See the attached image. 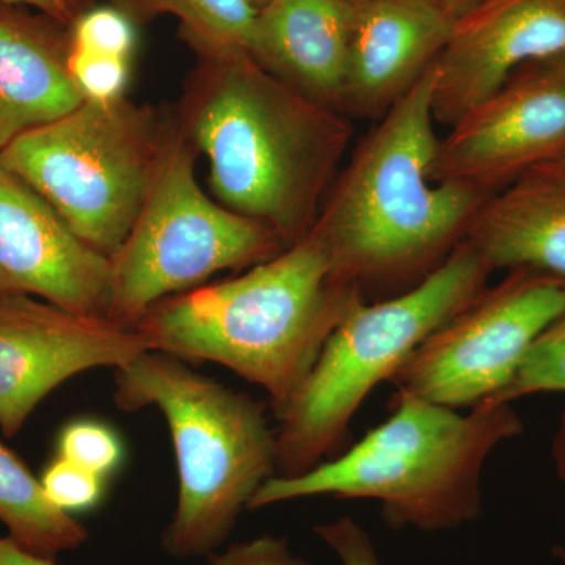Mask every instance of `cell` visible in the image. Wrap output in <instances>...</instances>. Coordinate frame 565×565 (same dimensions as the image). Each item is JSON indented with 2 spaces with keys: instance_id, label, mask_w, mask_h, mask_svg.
<instances>
[{
  "instance_id": "obj_30",
  "label": "cell",
  "mask_w": 565,
  "mask_h": 565,
  "mask_svg": "<svg viewBox=\"0 0 565 565\" xmlns=\"http://www.w3.org/2000/svg\"><path fill=\"white\" fill-rule=\"evenodd\" d=\"M434 2L438 3L441 9L448 11V13L452 14L455 20H457V18L462 17L463 13H467L471 7L476 6L479 0H434Z\"/></svg>"
},
{
  "instance_id": "obj_21",
  "label": "cell",
  "mask_w": 565,
  "mask_h": 565,
  "mask_svg": "<svg viewBox=\"0 0 565 565\" xmlns=\"http://www.w3.org/2000/svg\"><path fill=\"white\" fill-rule=\"evenodd\" d=\"M136 41V22L114 6L85 10L71 24V50L131 58Z\"/></svg>"
},
{
  "instance_id": "obj_4",
  "label": "cell",
  "mask_w": 565,
  "mask_h": 565,
  "mask_svg": "<svg viewBox=\"0 0 565 565\" xmlns=\"http://www.w3.org/2000/svg\"><path fill=\"white\" fill-rule=\"evenodd\" d=\"M392 415L343 456L292 478L273 476L248 509L302 498H364L392 527L451 531L481 514V476L493 449L522 434L511 404L455 408L394 392Z\"/></svg>"
},
{
  "instance_id": "obj_10",
  "label": "cell",
  "mask_w": 565,
  "mask_h": 565,
  "mask_svg": "<svg viewBox=\"0 0 565 565\" xmlns=\"http://www.w3.org/2000/svg\"><path fill=\"white\" fill-rule=\"evenodd\" d=\"M565 150V57L527 63L438 141L433 180L492 196Z\"/></svg>"
},
{
  "instance_id": "obj_9",
  "label": "cell",
  "mask_w": 565,
  "mask_h": 565,
  "mask_svg": "<svg viewBox=\"0 0 565 565\" xmlns=\"http://www.w3.org/2000/svg\"><path fill=\"white\" fill-rule=\"evenodd\" d=\"M565 313V281L509 270L435 330L393 375L397 393L475 408L511 384L539 337Z\"/></svg>"
},
{
  "instance_id": "obj_6",
  "label": "cell",
  "mask_w": 565,
  "mask_h": 565,
  "mask_svg": "<svg viewBox=\"0 0 565 565\" xmlns=\"http://www.w3.org/2000/svg\"><path fill=\"white\" fill-rule=\"evenodd\" d=\"M492 273L463 239L407 291L355 305L277 415L275 476L302 475L338 449L367 394L392 381L416 348L487 288Z\"/></svg>"
},
{
  "instance_id": "obj_20",
  "label": "cell",
  "mask_w": 565,
  "mask_h": 565,
  "mask_svg": "<svg viewBox=\"0 0 565 565\" xmlns=\"http://www.w3.org/2000/svg\"><path fill=\"white\" fill-rule=\"evenodd\" d=\"M535 393H565V313L535 340L511 384L489 403L512 404Z\"/></svg>"
},
{
  "instance_id": "obj_15",
  "label": "cell",
  "mask_w": 565,
  "mask_h": 565,
  "mask_svg": "<svg viewBox=\"0 0 565 565\" xmlns=\"http://www.w3.org/2000/svg\"><path fill=\"white\" fill-rule=\"evenodd\" d=\"M352 18L345 0H269L248 52L294 90L343 114Z\"/></svg>"
},
{
  "instance_id": "obj_27",
  "label": "cell",
  "mask_w": 565,
  "mask_h": 565,
  "mask_svg": "<svg viewBox=\"0 0 565 565\" xmlns=\"http://www.w3.org/2000/svg\"><path fill=\"white\" fill-rule=\"evenodd\" d=\"M92 0H0V6L31 7L58 24H73L74 20L90 9Z\"/></svg>"
},
{
  "instance_id": "obj_12",
  "label": "cell",
  "mask_w": 565,
  "mask_h": 565,
  "mask_svg": "<svg viewBox=\"0 0 565 565\" xmlns=\"http://www.w3.org/2000/svg\"><path fill=\"white\" fill-rule=\"evenodd\" d=\"M565 57V0H479L434 62V115L451 128L527 63Z\"/></svg>"
},
{
  "instance_id": "obj_18",
  "label": "cell",
  "mask_w": 565,
  "mask_h": 565,
  "mask_svg": "<svg viewBox=\"0 0 565 565\" xmlns=\"http://www.w3.org/2000/svg\"><path fill=\"white\" fill-rule=\"evenodd\" d=\"M0 522L9 537L31 555L54 559L79 548L87 530L47 500L40 479L20 457L0 445Z\"/></svg>"
},
{
  "instance_id": "obj_8",
  "label": "cell",
  "mask_w": 565,
  "mask_h": 565,
  "mask_svg": "<svg viewBox=\"0 0 565 565\" xmlns=\"http://www.w3.org/2000/svg\"><path fill=\"white\" fill-rule=\"evenodd\" d=\"M195 148L170 122L154 181L111 263L110 321L136 329L161 300L223 270L250 269L285 250L273 230L212 200L195 174Z\"/></svg>"
},
{
  "instance_id": "obj_2",
  "label": "cell",
  "mask_w": 565,
  "mask_h": 565,
  "mask_svg": "<svg viewBox=\"0 0 565 565\" xmlns=\"http://www.w3.org/2000/svg\"><path fill=\"white\" fill-rule=\"evenodd\" d=\"M434 70L379 118L327 193L311 234L334 273L363 285L423 280L462 243L490 196L434 181Z\"/></svg>"
},
{
  "instance_id": "obj_34",
  "label": "cell",
  "mask_w": 565,
  "mask_h": 565,
  "mask_svg": "<svg viewBox=\"0 0 565 565\" xmlns=\"http://www.w3.org/2000/svg\"><path fill=\"white\" fill-rule=\"evenodd\" d=\"M345 2L352 3V6H356V3L363 2V0H345Z\"/></svg>"
},
{
  "instance_id": "obj_32",
  "label": "cell",
  "mask_w": 565,
  "mask_h": 565,
  "mask_svg": "<svg viewBox=\"0 0 565 565\" xmlns=\"http://www.w3.org/2000/svg\"><path fill=\"white\" fill-rule=\"evenodd\" d=\"M555 557L561 564L565 565V546H556Z\"/></svg>"
},
{
  "instance_id": "obj_16",
  "label": "cell",
  "mask_w": 565,
  "mask_h": 565,
  "mask_svg": "<svg viewBox=\"0 0 565 565\" xmlns=\"http://www.w3.org/2000/svg\"><path fill=\"white\" fill-rule=\"evenodd\" d=\"M497 269H527L565 281V173L544 163L494 193L463 237Z\"/></svg>"
},
{
  "instance_id": "obj_3",
  "label": "cell",
  "mask_w": 565,
  "mask_h": 565,
  "mask_svg": "<svg viewBox=\"0 0 565 565\" xmlns=\"http://www.w3.org/2000/svg\"><path fill=\"white\" fill-rule=\"evenodd\" d=\"M362 300V288L334 273L326 248L308 233L239 277L161 300L136 329L151 351L218 363L263 386L277 416Z\"/></svg>"
},
{
  "instance_id": "obj_25",
  "label": "cell",
  "mask_w": 565,
  "mask_h": 565,
  "mask_svg": "<svg viewBox=\"0 0 565 565\" xmlns=\"http://www.w3.org/2000/svg\"><path fill=\"white\" fill-rule=\"evenodd\" d=\"M343 565H382L370 535L351 516L315 527Z\"/></svg>"
},
{
  "instance_id": "obj_28",
  "label": "cell",
  "mask_w": 565,
  "mask_h": 565,
  "mask_svg": "<svg viewBox=\"0 0 565 565\" xmlns=\"http://www.w3.org/2000/svg\"><path fill=\"white\" fill-rule=\"evenodd\" d=\"M0 565H55V561L31 555L14 544L9 535H0Z\"/></svg>"
},
{
  "instance_id": "obj_31",
  "label": "cell",
  "mask_w": 565,
  "mask_h": 565,
  "mask_svg": "<svg viewBox=\"0 0 565 565\" xmlns=\"http://www.w3.org/2000/svg\"><path fill=\"white\" fill-rule=\"evenodd\" d=\"M550 163H552L553 167H556L557 170H561V172L565 173V150L563 151V154L556 159V161Z\"/></svg>"
},
{
  "instance_id": "obj_1",
  "label": "cell",
  "mask_w": 565,
  "mask_h": 565,
  "mask_svg": "<svg viewBox=\"0 0 565 565\" xmlns=\"http://www.w3.org/2000/svg\"><path fill=\"white\" fill-rule=\"evenodd\" d=\"M177 121L210 167L215 200L273 230L285 247L313 230L352 126L244 50L202 51Z\"/></svg>"
},
{
  "instance_id": "obj_11",
  "label": "cell",
  "mask_w": 565,
  "mask_h": 565,
  "mask_svg": "<svg viewBox=\"0 0 565 565\" xmlns=\"http://www.w3.org/2000/svg\"><path fill=\"white\" fill-rule=\"evenodd\" d=\"M132 327L28 296L0 297V430L20 433L47 394L74 375L150 352Z\"/></svg>"
},
{
  "instance_id": "obj_24",
  "label": "cell",
  "mask_w": 565,
  "mask_h": 565,
  "mask_svg": "<svg viewBox=\"0 0 565 565\" xmlns=\"http://www.w3.org/2000/svg\"><path fill=\"white\" fill-rule=\"evenodd\" d=\"M43 492L55 508L73 512L90 511L104 494V478L57 457L40 479Z\"/></svg>"
},
{
  "instance_id": "obj_7",
  "label": "cell",
  "mask_w": 565,
  "mask_h": 565,
  "mask_svg": "<svg viewBox=\"0 0 565 565\" xmlns=\"http://www.w3.org/2000/svg\"><path fill=\"white\" fill-rule=\"evenodd\" d=\"M170 122L126 98L84 102L0 151L71 232L114 258L154 181Z\"/></svg>"
},
{
  "instance_id": "obj_22",
  "label": "cell",
  "mask_w": 565,
  "mask_h": 565,
  "mask_svg": "<svg viewBox=\"0 0 565 565\" xmlns=\"http://www.w3.org/2000/svg\"><path fill=\"white\" fill-rule=\"evenodd\" d=\"M58 457L106 478L120 467L122 446L118 435L106 424L79 419L62 430Z\"/></svg>"
},
{
  "instance_id": "obj_5",
  "label": "cell",
  "mask_w": 565,
  "mask_h": 565,
  "mask_svg": "<svg viewBox=\"0 0 565 565\" xmlns=\"http://www.w3.org/2000/svg\"><path fill=\"white\" fill-rule=\"evenodd\" d=\"M114 386L118 408L156 407L169 424L180 486L163 548L177 559L214 555L275 476L277 441L266 407L154 351L117 367Z\"/></svg>"
},
{
  "instance_id": "obj_29",
  "label": "cell",
  "mask_w": 565,
  "mask_h": 565,
  "mask_svg": "<svg viewBox=\"0 0 565 565\" xmlns=\"http://www.w3.org/2000/svg\"><path fill=\"white\" fill-rule=\"evenodd\" d=\"M553 459H555L557 476L565 487V411L561 416L555 440H553Z\"/></svg>"
},
{
  "instance_id": "obj_23",
  "label": "cell",
  "mask_w": 565,
  "mask_h": 565,
  "mask_svg": "<svg viewBox=\"0 0 565 565\" xmlns=\"http://www.w3.org/2000/svg\"><path fill=\"white\" fill-rule=\"evenodd\" d=\"M131 58L115 55L92 54L71 50L68 65L71 76L85 102L114 103L125 98L131 68Z\"/></svg>"
},
{
  "instance_id": "obj_19",
  "label": "cell",
  "mask_w": 565,
  "mask_h": 565,
  "mask_svg": "<svg viewBox=\"0 0 565 565\" xmlns=\"http://www.w3.org/2000/svg\"><path fill=\"white\" fill-rule=\"evenodd\" d=\"M134 22L172 14L195 52L250 50L258 9L250 0H111Z\"/></svg>"
},
{
  "instance_id": "obj_17",
  "label": "cell",
  "mask_w": 565,
  "mask_h": 565,
  "mask_svg": "<svg viewBox=\"0 0 565 565\" xmlns=\"http://www.w3.org/2000/svg\"><path fill=\"white\" fill-rule=\"evenodd\" d=\"M68 58L70 39L0 11V151L85 102Z\"/></svg>"
},
{
  "instance_id": "obj_26",
  "label": "cell",
  "mask_w": 565,
  "mask_h": 565,
  "mask_svg": "<svg viewBox=\"0 0 565 565\" xmlns=\"http://www.w3.org/2000/svg\"><path fill=\"white\" fill-rule=\"evenodd\" d=\"M207 559L210 565H310L302 557L294 555L286 539L275 535H262L233 544Z\"/></svg>"
},
{
  "instance_id": "obj_33",
  "label": "cell",
  "mask_w": 565,
  "mask_h": 565,
  "mask_svg": "<svg viewBox=\"0 0 565 565\" xmlns=\"http://www.w3.org/2000/svg\"><path fill=\"white\" fill-rule=\"evenodd\" d=\"M250 2L253 3V7H255V9H262V7L266 6L267 2H269V0H250Z\"/></svg>"
},
{
  "instance_id": "obj_14",
  "label": "cell",
  "mask_w": 565,
  "mask_h": 565,
  "mask_svg": "<svg viewBox=\"0 0 565 565\" xmlns=\"http://www.w3.org/2000/svg\"><path fill=\"white\" fill-rule=\"evenodd\" d=\"M455 21L434 0L353 6L343 114L379 120L434 65Z\"/></svg>"
},
{
  "instance_id": "obj_13",
  "label": "cell",
  "mask_w": 565,
  "mask_h": 565,
  "mask_svg": "<svg viewBox=\"0 0 565 565\" xmlns=\"http://www.w3.org/2000/svg\"><path fill=\"white\" fill-rule=\"evenodd\" d=\"M110 288V259L82 243L0 158V297H35L107 318Z\"/></svg>"
}]
</instances>
